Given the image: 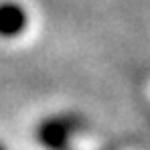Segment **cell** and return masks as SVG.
<instances>
[{"instance_id":"cell-2","label":"cell","mask_w":150,"mask_h":150,"mask_svg":"<svg viewBox=\"0 0 150 150\" xmlns=\"http://www.w3.org/2000/svg\"><path fill=\"white\" fill-rule=\"evenodd\" d=\"M28 26V14L25 6L14 0L0 2V37L2 39H16Z\"/></svg>"},{"instance_id":"cell-3","label":"cell","mask_w":150,"mask_h":150,"mask_svg":"<svg viewBox=\"0 0 150 150\" xmlns=\"http://www.w3.org/2000/svg\"><path fill=\"white\" fill-rule=\"evenodd\" d=\"M0 150H6V146H4V144H2V142H0Z\"/></svg>"},{"instance_id":"cell-1","label":"cell","mask_w":150,"mask_h":150,"mask_svg":"<svg viewBox=\"0 0 150 150\" xmlns=\"http://www.w3.org/2000/svg\"><path fill=\"white\" fill-rule=\"evenodd\" d=\"M83 118L77 114L49 116L37 126L35 138L47 150H69V142L79 130H83Z\"/></svg>"}]
</instances>
